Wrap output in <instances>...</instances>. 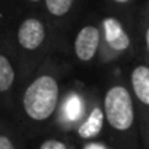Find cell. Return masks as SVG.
<instances>
[{
    "label": "cell",
    "instance_id": "cell-1",
    "mask_svg": "<svg viewBox=\"0 0 149 149\" xmlns=\"http://www.w3.org/2000/svg\"><path fill=\"white\" fill-rule=\"evenodd\" d=\"M51 56L44 60L22 85L16 102L21 124L29 133H40L54 126L61 89V67Z\"/></svg>",
    "mask_w": 149,
    "mask_h": 149
},
{
    "label": "cell",
    "instance_id": "cell-2",
    "mask_svg": "<svg viewBox=\"0 0 149 149\" xmlns=\"http://www.w3.org/2000/svg\"><path fill=\"white\" fill-rule=\"evenodd\" d=\"M108 142L114 149H140V132L129 82L113 81L102 92Z\"/></svg>",
    "mask_w": 149,
    "mask_h": 149
},
{
    "label": "cell",
    "instance_id": "cell-3",
    "mask_svg": "<svg viewBox=\"0 0 149 149\" xmlns=\"http://www.w3.org/2000/svg\"><path fill=\"white\" fill-rule=\"evenodd\" d=\"M10 34L28 76L44 60L53 56L63 40V32L42 12H26Z\"/></svg>",
    "mask_w": 149,
    "mask_h": 149
},
{
    "label": "cell",
    "instance_id": "cell-4",
    "mask_svg": "<svg viewBox=\"0 0 149 149\" xmlns=\"http://www.w3.org/2000/svg\"><path fill=\"white\" fill-rule=\"evenodd\" d=\"M101 18V50L98 63L113 64L130 58L137 47L136 18L102 9Z\"/></svg>",
    "mask_w": 149,
    "mask_h": 149
},
{
    "label": "cell",
    "instance_id": "cell-5",
    "mask_svg": "<svg viewBox=\"0 0 149 149\" xmlns=\"http://www.w3.org/2000/svg\"><path fill=\"white\" fill-rule=\"evenodd\" d=\"M28 74L16 51L12 34L5 31L0 45V97L6 108L15 110L19 92Z\"/></svg>",
    "mask_w": 149,
    "mask_h": 149
},
{
    "label": "cell",
    "instance_id": "cell-6",
    "mask_svg": "<svg viewBox=\"0 0 149 149\" xmlns=\"http://www.w3.org/2000/svg\"><path fill=\"white\" fill-rule=\"evenodd\" d=\"M73 38L72 53L81 64H91L98 61L101 50V18L98 12L86 13L79 22H76Z\"/></svg>",
    "mask_w": 149,
    "mask_h": 149
},
{
    "label": "cell",
    "instance_id": "cell-7",
    "mask_svg": "<svg viewBox=\"0 0 149 149\" xmlns=\"http://www.w3.org/2000/svg\"><path fill=\"white\" fill-rule=\"evenodd\" d=\"M89 100L91 92H86L79 86H72L63 91L54 126L61 133H74L88 113Z\"/></svg>",
    "mask_w": 149,
    "mask_h": 149
},
{
    "label": "cell",
    "instance_id": "cell-8",
    "mask_svg": "<svg viewBox=\"0 0 149 149\" xmlns=\"http://www.w3.org/2000/svg\"><path fill=\"white\" fill-rule=\"evenodd\" d=\"M133 94L140 140L143 149H149V64L145 61L133 66L129 78Z\"/></svg>",
    "mask_w": 149,
    "mask_h": 149
},
{
    "label": "cell",
    "instance_id": "cell-9",
    "mask_svg": "<svg viewBox=\"0 0 149 149\" xmlns=\"http://www.w3.org/2000/svg\"><path fill=\"white\" fill-rule=\"evenodd\" d=\"M88 0H44L41 12L60 31H67L81 19Z\"/></svg>",
    "mask_w": 149,
    "mask_h": 149
},
{
    "label": "cell",
    "instance_id": "cell-10",
    "mask_svg": "<svg viewBox=\"0 0 149 149\" xmlns=\"http://www.w3.org/2000/svg\"><path fill=\"white\" fill-rule=\"evenodd\" d=\"M104 127H107V124H105V111L102 105V95L91 92L88 113L84 121L79 124V127L74 130V134L82 143L98 140L104 132Z\"/></svg>",
    "mask_w": 149,
    "mask_h": 149
},
{
    "label": "cell",
    "instance_id": "cell-11",
    "mask_svg": "<svg viewBox=\"0 0 149 149\" xmlns=\"http://www.w3.org/2000/svg\"><path fill=\"white\" fill-rule=\"evenodd\" d=\"M137 47L143 61L149 64V0H143L136 16Z\"/></svg>",
    "mask_w": 149,
    "mask_h": 149
},
{
    "label": "cell",
    "instance_id": "cell-12",
    "mask_svg": "<svg viewBox=\"0 0 149 149\" xmlns=\"http://www.w3.org/2000/svg\"><path fill=\"white\" fill-rule=\"evenodd\" d=\"M142 2L143 0H102V9L136 18Z\"/></svg>",
    "mask_w": 149,
    "mask_h": 149
},
{
    "label": "cell",
    "instance_id": "cell-13",
    "mask_svg": "<svg viewBox=\"0 0 149 149\" xmlns=\"http://www.w3.org/2000/svg\"><path fill=\"white\" fill-rule=\"evenodd\" d=\"M0 149H21L18 130L8 120H3L0 126Z\"/></svg>",
    "mask_w": 149,
    "mask_h": 149
},
{
    "label": "cell",
    "instance_id": "cell-14",
    "mask_svg": "<svg viewBox=\"0 0 149 149\" xmlns=\"http://www.w3.org/2000/svg\"><path fill=\"white\" fill-rule=\"evenodd\" d=\"M38 149H73V148L72 143L61 136H47L40 142Z\"/></svg>",
    "mask_w": 149,
    "mask_h": 149
},
{
    "label": "cell",
    "instance_id": "cell-15",
    "mask_svg": "<svg viewBox=\"0 0 149 149\" xmlns=\"http://www.w3.org/2000/svg\"><path fill=\"white\" fill-rule=\"evenodd\" d=\"M81 149H114L113 145L110 142H104V140H91V142H85L82 143V148Z\"/></svg>",
    "mask_w": 149,
    "mask_h": 149
},
{
    "label": "cell",
    "instance_id": "cell-16",
    "mask_svg": "<svg viewBox=\"0 0 149 149\" xmlns=\"http://www.w3.org/2000/svg\"><path fill=\"white\" fill-rule=\"evenodd\" d=\"M21 3L25 9H28V12H41L44 0H21Z\"/></svg>",
    "mask_w": 149,
    "mask_h": 149
}]
</instances>
